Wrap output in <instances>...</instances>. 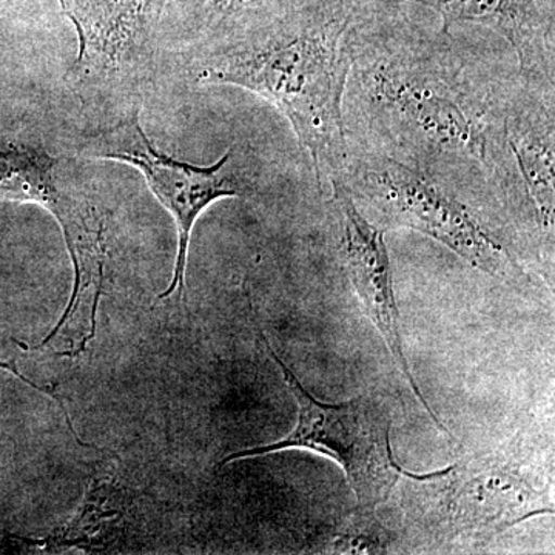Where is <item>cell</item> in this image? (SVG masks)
Returning a JSON list of instances; mask_svg holds the SVG:
<instances>
[{
  "instance_id": "cell-4",
  "label": "cell",
  "mask_w": 555,
  "mask_h": 555,
  "mask_svg": "<svg viewBox=\"0 0 555 555\" xmlns=\"http://www.w3.org/2000/svg\"><path fill=\"white\" fill-rule=\"evenodd\" d=\"M78 35L65 82L91 112L116 120L141 109L158 68L166 0H57Z\"/></svg>"
},
{
  "instance_id": "cell-2",
  "label": "cell",
  "mask_w": 555,
  "mask_h": 555,
  "mask_svg": "<svg viewBox=\"0 0 555 555\" xmlns=\"http://www.w3.org/2000/svg\"><path fill=\"white\" fill-rule=\"evenodd\" d=\"M353 38L352 0H309L196 43L185 75L193 86L238 87L275 105L308 150L321 188H328L350 159L345 98Z\"/></svg>"
},
{
  "instance_id": "cell-1",
  "label": "cell",
  "mask_w": 555,
  "mask_h": 555,
  "mask_svg": "<svg viewBox=\"0 0 555 555\" xmlns=\"http://www.w3.org/2000/svg\"><path fill=\"white\" fill-rule=\"evenodd\" d=\"M516 82L486 78L448 42L353 38L345 107L379 153L440 182L488 190L517 217L518 193L506 139Z\"/></svg>"
},
{
  "instance_id": "cell-6",
  "label": "cell",
  "mask_w": 555,
  "mask_h": 555,
  "mask_svg": "<svg viewBox=\"0 0 555 555\" xmlns=\"http://www.w3.org/2000/svg\"><path fill=\"white\" fill-rule=\"evenodd\" d=\"M141 109H134L79 144L87 159L116 160L141 171L153 195L173 218L178 230V251L169 287L159 295L185 294L189 248L196 221L211 204L224 198H244L251 181L241 169L235 153L228 150L217 163L196 166L160 152L142 129Z\"/></svg>"
},
{
  "instance_id": "cell-3",
  "label": "cell",
  "mask_w": 555,
  "mask_h": 555,
  "mask_svg": "<svg viewBox=\"0 0 555 555\" xmlns=\"http://www.w3.org/2000/svg\"><path fill=\"white\" fill-rule=\"evenodd\" d=\"M341 181L377 228L423 233L496 280L520 283L528 278L465 201L411 167L379 153L350 150Z\"/></svg>"
},
{
  "instance_id": "cell-5",
  "label": "cell",
  "mask_w": 555,
  "mask_h": 555,
  "mask_svg": "<svg viewBox=\"0 0 555 555\" xmlns=\"http://www.w3.org/2000/svg\"><path fill=\"white\" fill-rule=\"evenodd\" d=\"M259 334L269 356L280 367L288 392L297 401V426L275 443L233 452L222 460L221 465L287 449H310L331 456L343 467L363 509H374L385 503L401 476L390 444L392 415L385 398L377 393H363L339 404L317 400L276 356L268 337L261 331Z\"/></svg>"
},
{
  "instance_id": "cell-7",
  "label": "cell",
  "mask_w": 555,
  "mask_h": 555,
  "mask_svg": "<svg viewBox=\"0 0 555 555\" xmlns=\"http://www.w3.org/2000/svg\"><path fill=\"white\" fill-rule=\"evenodd\" d=\"M426 524L438 534L486 535L542 513L539 495L520 474L492 462L412 477Z\"/></svg>"
},
{
  "instance_id": "cell-12",
  "label": "cell",
  "mask_w": 555,
  "mask_h": 555,
  "mask_svg": "<svg viewBox=\"0 0 555 555\" xmlns=\"http://www.w3.org/2000/svg\"><path fill=\"white\" fill-rule=\"evenodd\" d=\"M306 2L309 0H204L201 39L196 43L250 27Z\"/></svg>"
},
{
  "instance_id": "cell-11",
  "label": "cell",
  "mask_w": 555,
  "mask_h": 555,
  "mask_svg": "<svg viewBox=\"0 0 555 555\" xmlns=\"http://www.w3.org/2000/svg\"><path fill=\"white\" fill-rule=\"evenodd\" d=\"M79 189L53 153L31 145H0V201L36 204L57 218Z\"/></svg>"
},
{
  "instance_id": "cell-8",
  "label": "cell",
  "mask_w": 555,
  "mask_h": 555,
  "mask_svg": "<svg viewBox=\"0 0 555 555\" xmlns=\"http://www.w3.org/2000/svg\"><path fill=\"white\" fill-rule=\"evenodd\" d=\"M331 208L334 214L335 236L343 268L350 283L356 288L361 306L369 320L378 328L385 339L401 374L412 387L430 418L443 433L436 412L430 409L415 378L412 377L406 353H404L403 335H401L400 310H398L396 287H393L392 266L385 241V230L372 224L363 211L358 208L350 196L345 182L331 184Z\"/></svg>"
},
{
  "instance_id": "cell-9",
  "label": "cell",
  "mask_w": 555,
  "mask_h": 555,
  "mask_svg": "<svg viewBox=\"0 0 555 555\" xmlns=\"http://www.w3.org/2000/svg\"><path fill=\"white\" fill-rule=\"evenodd\" d=\"M506 139L518 193V218L534 230L553 262L555 207L554 90L518 76L507 107Z\"/></svg>"
},
{
  "instance_id": "cell-10",
  "label": "cell",
  "mask_w": 555,
  "mask_h": 555,
  "mask_svg": "<svg viewBox=\"0 0 555 555\" xmlns=\"http://www.w3.org/2000/svg\"><path fill=\"white\" fill-rule=\"evenodd\" d=\"M436 11L443 31L455 24H476L494 31L516 53L518 73L532 86L554 90L553 21L537 0H398Z\"/></svg>"
}]
</instances>
